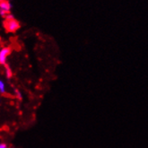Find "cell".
Returning a JSON list of instances; mask_svg holds the SVG:
<instances>
[{"label":"cell","mask_w":148,"mask_h":148,"mask_svg":"<svg viewBox=\"0 0 148 148\" xmlns=\"http://www.w3.org/2000/svg\"><path fill=\"white\" fill-rule=\"evenodd\" d=\"M0 148H8V147H7L6 144H5V143H0Z\"/></svg>","instance_id":"cell-7"},{"label":"cell","mask_w":148,"mask_h":148,"mask_svg":"<svg viewBox=\"0 0 148 148\" xmlns=\"http://www.w3.org/2000/svg\"><path fill=\"white\" fill-rule=\"evenodd\" d=\"M11 7H12V5L9 1H7V0H3V1H1L0 2V15L5 17L9 14Z\"/></svg>","instance_id":"cell-2"},{"label":"cell","mask_w":148,"mask_h":148,"mask_svg":"<svg viewBox=\"0 0 148 148\" xmlns=\"http://www.w3.org/2000/svg\"><path fill=\"white\" fill-rule=\"evenodd\" d=\"M1 1H3V0H0V2H1Z\"/></svg>","instance_id":"cell-8"},{"label":"cell","mask_w":148,"mask_h":148,"mask_svg":"<svg viewBox=\"0 0 148 148\" xmlns=\"http://www.w3.org/2000/svg\"><path fill=\"white\" fill-rule=\"evenodd\" d=\"M5 74H6L7 78H11L12 75H13L12 70L10 69V67H9V66H5Z\"/></svg>","instance_id":"cell-5"},{"label":"cell","mask_w":148,"mask_h":148,"mask_svg":"<svg viewBox=\"0 0 148 148\" xmlns=\"http://www.w3.org/2000/svg\"><path fill=\"white\" fill-rule=\"evenodd\" d=\"M11 53V49L9 47H4L0 49V65H5L8 56Z\"/></svg>","instance_id":"cell-3"},{"label":"cell","mask_w":148,"mask_h":148,"mask_svg":"<svg viewBox=\"0 0 148 148\" xmlns=\"http://www.w3.org/2000/svg\"><path fill=\"white\" fill-rule=\"evenodd\" d=\"M0 93H5V84L2 80H0Z\"/></svg>","instance_id":"cell-4"},{"label":"cell","mask_w":148,"mask_h":148,"mask_svg":"<svg viewBox=\"0 0 148 148\" xmlns=\"http://www.w3.org/2000/svg\"><path fill=\"white\" fill-rule=\"evenodd\" d=\"M16 97H17V99H19V100H22V98H23V96H22V93L19 92V91H16Z\"/></svg>","instance_id":"cell-6"},{"label":"cell","mask_w":148,"mask_h":148,"mask_svg":"<svg viewBox=\"0 0 148 148\" xmlns=\"http://www.w3.org/2000/svg\"><path fill=\"white\" fill-rule=\"evenodd\" d=\"M4 26L6 32H15L17 30L20 28V23L18 21H16L14 16L10 14H8L5 16V19L4 22Z\"/></svg>","instance_id":"cell-1"}]
</instances>
